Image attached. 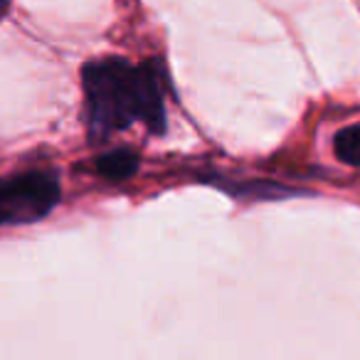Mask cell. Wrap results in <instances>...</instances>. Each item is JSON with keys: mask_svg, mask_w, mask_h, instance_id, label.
Here are the masks:
<instances>
[{"mask_svg": "<svg viewBox=\"0 0 360 360\" xmlns=\"http://www.w3.org/2000/svg\"><path fill=\"white\" fill-rule=\"evenodd\" d=\"M139 168V155L131 148H114L96 158V170L109 180H126Z\"/></svg>", "mask_w": 360, "mask_h": 360, "instance_id": "3", "label": "cell"}, {"mask_svg": "<svg viewBox=\"0 0 360 360\" xmlns=\"http://www.w3.org/2000/svg\"><path fill=\"white\" fill-rule=\"evenodd\" d=\"M60 202V180L52 170H25L11 175L0 191V220L30 225L42 220Z\"/></svg>", "mask_w": 360, "mask_h": 360, "instance_id": "2", "label": "cell"}, {"mask_svg": "<svg viewBox=\"0 0 360 360\" xmlns=\"http://www.w3.org/2000/svg\"><path fill=\"white\" fill-rule=\"evenodd\" d=\"M86 99V126L91 141H104L134 121L146 124L150 134L165 131V67L148 60L134 67L126 60H94L82 72Z\"/></svg>", "mask_w": 360, "mask_h": 360, "instance_id": "1", "label": "cell"}, {"mask_svg": "<svg viewBox=\"0 0 360 360\" xmlns=\"http://www.w3.org/2000/svg\"><path fill=\"white\" fill-rule=\"evenodd\" d=\"M333 150L343 163L360 168V126H348L333 139Z\"/></svg>", "mask_w": 360, "mask_h": 360, "instance_id": "4", "label": "cell"}]
</instances>
